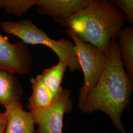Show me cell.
I'll list each match as a JSON object with an SVG mask.
<instances>
[{
	"label": "cell",
	"mask_w": 133,
	"mask_h": 133,
	"mask_svg": "<svg viewBox=\"0 0 133 133\" xmlns=\"http://www.w3.org/2000/svg\"><path fill=\"white\" fill-rule=\"evenodd\" d=\"M7 122L6 112H0V133H5Z\"/></svg>",
	"instance_id": "cell-15"
},
{
	"label": "cell",
	"mask_w": 133,
	"mask_h": 133,
	"mask_svg": "<svg viewBox=\"0 0 133 133\" xmlns=\"http://www.w3.org/2000/svg\"><path fill=\"white\" fill-rule=\"evenodd\" d=\"M4 0H0V10L3 9Z\"/></svg>",
	"instance_id": "cell-16"
},
{
	"label": "cell",
	"mask_w": 133,
	"mask_h": 133,
	"mask_svg": "<svg viewBox=\"0 0 133 133\" xmlns=\"http://www.w3.org/2000/svg\"><path fill=\"white\" fill-rule=\"evenodd\" d=\"M38 0H4L3 9L9 14L21 16L37 5Z\"/></svg>",
	"instance_id": "cell-13"
},
{
	"label": "cell",
	"mask_w": 133,
	"mask_h": 133,
	"mask_svg": "<svg viewBox=\"0 0 133 133\" xmlns=\"http://www.w3.org/2000/svg\"><path fill=\"white\" fill-rule=\"evenodd\" d=\"M33 60L28 46L23 42L11 43L0 33V71L11 74H28Z\"/></svg>",
	"instance_id": "cell-6"
},
{
	"label": "cell",
	"mask_w": 133,
	"mask_h": 133,
	"mask_svg": "<svg viewBox=\"0 0 133 133\" xmlns=\"http://www.w3.org/2000/svg\"><path fill=\"white\" fill-rule=\"evenodd\" d=\"M71 92L63 88L52 104L43 109L30 111L38 125L37 133H62L63 120L73 108Z\"/></svg>",
	"instance_id": "cell-5"
},
{
	"label": "cell",
	"mask_w": 133,
	"mask_h": 133,
	"mask_svg": "<svg viewBox=\"0 0 133 133\" xmlns=\"http://www.w3.org/2000/svg\"><path fill=\"white\" fill-rule=\"evenodd\" d=\"M64 33L74 44V49L83 73V84L79 88L77 102L78 108L81 109L87 96L100 79L107 61V52L82 42L71 29H66Z\"/></svg>",
	"instance_id": "cell-4"
},
{
	"label": "cell",
	"mask_w": 133,
	"mask_h": 133,
	"mask_svg": "<svg viewBox=\"0 0 133 133\" xmlns=\"http://www.w3.org/2000/svg\"><path fill=\"white\" fill-rule=\"evenodd\" d=\"M119 54L124 67L133 79V28L125 26L117 39Z\"/></svg>",
	"instance_id": "cell-11"
},
{
	"label": "cell",
	"mask_w": 133,
	"mask_h": 133,
	"mask_svg": "<svg viewBox=\"0 0 133 133\" xmlns=\"http://www.w3.org/2000/svg\"><path fill=\"white\" fill-rule=\"evenodd\" d=\"M126 22L124 14L111 2L89 0L83 10L59 23L71 29L82 42L107 52L111 41L118 39Z\"/></svg>",
	"instance_id": "cell-2"
},
{
	"label": "cell",
	"mask_w": 133,
	"mask_h": 133,
	"mask_svg": "<svg viewBox=\"0 0 133 133\" xmlns=\"http://www.w3.org/2000/svg\"><path fill=\"white\" fill-rule=\"evenodd\" d=\"M89 0H38L39 14L51 17L57 22L69 19L83 10Z\"/></svg>",
	"instance_id": "cell-7"
},
{
	"label": "cell",
	"mask_w": 133,
	"mask_h": 133,
	"mask_svg": "<svg viewBox=\"0 0 133 133\" xmlns=\"http://www.w3.org/2000/svg\"><path fill=\"white\" fill-rule=\"evenodd\" d=\"M32 93L29 99L30 111L43 109L52 104L56 97L43 81L41 75L31 79Z\"/></svg>",
	"instance_id": "cell-10"
},
{
	"label": "cell",
	"mask_w": 133,
	"mask_h": 133,
	"mask_svg": "<svg viewBox=\"0 0 133 133\" xmlns=\"http://www.w3.org/2000/svg\"><path fill=\"white\" fill-rule=\"evenodd\" d=\"M107 57L100 79L87 96L80 110L84 114L103 112L109 116L119 133H127L121 117L130 105L133 79L124 67L117 40L111 41Z\"/></svg>",
	"instance_id": "cell-1"
},
{
	"label": "cell",
	"mask_w": 133,
	"mask_h": 133,
	"mask_svg": "<svg viewBox=\"0 0 133 133\" xmlns=\"http://www.w3.org/2000/svg\"><path fill=\"white\" fill-rule=\"evenodd\" d=\"M7 122L5 133H35V121L30 111L18 101L5 107Z\"/></svg>",
	"instance_id": "cell-8"
},
{
	"label": "cell",
	"mask_w": 133,
	"mask_h": 133,
	"mask_svg": "<svg viewBox=\"0 0 133 133\" xmlns=\"http://www.w3.org/2000/svg\"><path fill=\"white\" fill-rule=\"evenodd\" d=\"M66 68V62L59 61L57 64L45 69L41 74L44 83L55 97H57L63 88L61 84Z\"/></svg>",
	"instance_id": "cell-12"
},
{
	"label": "cell",
	"mask_w": 133,
	"mask_h": 133,
	"mask_svg": "<svg viewBox=\"0 0 133 133\" xmlns=\"http://www.w3.org/2000/svg\"><path fill=\"white\" fill-rule=\"evenodd\" d=\"M23 90L19 81L11 74L0 71V105L6 107L20 101Z\"/></svg>",
	"instance_id": "cell-9"
},
{
	"label": "cell",
	"mask_w": 133,
	"mask_h": 133,
	"mask_svg": "<svg viewBox=\"0 0 133 133\" xmlns=\"http://www.w3.org/2000/svg\"><path fill=\"white\" fill-rule=\"evenodd\" d=\"M1 27L5 33L18 37L25 44H41L49 48L57 55L59 61L66 63L70 71L81 70L74 44L71 40L53 39L43 30L38 28L30 19L18 22L4 21L1 23Z\"/></svg>",
	"instance_id": "cell-3"
},
{
	"label": "cell",
	"mask_w": 133,
	"mask_h": 133,
	"mask_svg": "<svg viewBox=\"0 0 133 133\" xmlns=\"http://www.w3.org/2000/svg\"><path fill=\"white\" fill-rule=\"evenodd\" d=\"M110 2L124 14L127 22L130 25H132L133 23V0H114L110 1Z\"/></svg>",
	"instance_id": "cell-14"
}]
</instances>
